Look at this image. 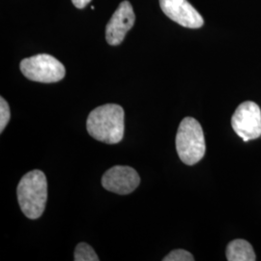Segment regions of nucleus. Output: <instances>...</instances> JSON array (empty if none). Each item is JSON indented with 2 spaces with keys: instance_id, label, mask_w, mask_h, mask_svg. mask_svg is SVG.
I'll use <instances>...</instances> for the list:
<instances>
[{
  "instance_id": "0eeeda50",
  "label": "nucleus",
  "mask_w": 261,
  "mask_h": 261,
  "mask_svg": "<svg viewBox=\"0 0 261 261\" xmlns=\"http://www.w3.org/2000/svg\"><path fill=\"white\" fill-rule=\"evenodd\" d=\"M140 183L139 173L130 167L115 166L105 172L102 185L110 192L118 195H128L134 192Z\"/></svg>"
},
{
  "instance_id": "423d86ee",
  "label": "nucleus",
  "mask_w": 261,
  "mask_h": 261,
  "mask_svg": "<svg viewBox=\"0 0 261 261\" xmlns=\"http://www.w3.org/2000/svg\"><path fill=\"white\" fill-rule=\"evenodd\" d=\"M136 15L128 0H124L113 13L106 27V39L109 45L118 46L125 39L126 34L134 27Z\"/></svg>"
},
{
  "instance_id": "39448f33",
  "label": "nucleus",
  "mask_w": 261,
  "mask_h": 261,
  "mask_svg": "<svg viewBox=\"0 0 261 261\" xmlns=\"http://www.w3.org/2000/svg\"><path fill=\"white\" fill-rule=\"evenodd\" d=\"M231 126L245 142L258 139L261 136V110L258 105L251 101L241 103L232 115Z\"/></svg>"
},
{
  "instance_id": "6e6552de",
  "label": "nucleus",
  "mask_w": 261,
  "mask_h": 261,
  "mask_svg": "<svg viewBox=\"0 0 261 261\" xmlns=\"http://www.w3.org/2000/svg\"><path fill=\"white\" fill-rule=\"evenodd\" d=\"M161 9L169 19L184 28H201L203 18L187 0H160Z\"/></svg>"
},
{
  "instance_id": "f257e3e1",
  "label": "nucleus",
  "mask_w": 261,
  "mask_h": 261,
  "mask_svg": "<svg viewBox=\"0 0 261 261\" xmlns=\"http://www.w3.org/2000/svg\"><path fill=\"white\" fill-rule=\"evenodd\" d=\"M86 128L95 140L109 144L121 141L124 137V110L121 106L108 103L96 108L88 115Z\"/></svg>"
},
{
  "instance_id": "f03ea898",
  "label": "nucleus",
  "mask_w": 261,
  "mask_h": 261,
  "mask_svg": "<svg viewBox=\"0 0 261 261\" xmlns=\"http://www.w3.org/2000/svg\"><path fill=\"white\" fill-rule=\"evenodd\" d=\"M17 192L23 214L31 220L40 218L47 203V182L45 173L38 169L29 171L19 181Z\"/></svg>"
},
{
  "instance_id": "ddd939ff",
  "label": "nucleus",
  "mask_w": 261,
  "mask_h": 261,
  "mask_svg": "<svg viewBox=\"0 0 261 261\" xmlns=\"http://www.w3.org/2000/svg\"><path fill=\"white\" fill-rule=\"evenodd\" d=\"M90 2L91 0H72V3L77 9H84Z\"/></svg>"
},
{
  "instance_id": "7ed1b4c3",
  "label": "nucleus",
  "mask_w": 261,
  "mask_h": 261,
  "mask_svg": "<svg viewBox=\"0 0 261 261\" xmlns=\"http://www.w3.org/2000/svg\"><path fill=\"white\" fill-rule=\"evenodd\" d=\"M176 150L180 160L188 166L196 165L204 157V133L195 118L185 117L180 123L176 135Z\"/></svg>"
},
{
  "instance_id": "20e7f679",
  "label": "nucleus",
  "mask_w": 261,
  "mask_h": 261,
  "mask_svg": "<svg viewBox=\"0 0 261 261\" xmlns=\"http://www.w3.org/2000/svg\"><path fill=\"white\" fill-rule=\"evenodd\" d=\"M19 67L21 73L28 80L43 84L60 82L66 75L64 65L56 57L46 54L23 59Z\"/></svg>"
},
{
  "instance_id": "f8f14e48",
  "label": "nucleus",
  "mask_w": 261,
  "mask_h": 261,
  "mask_svg": "<svg viewBox=\"0 0 261 261\" xmlns=\"http://www.w3.org/2000/svg\"><path fill=\"white\" fill-rule=\"evenodd\" d=\"M164 261H194L195 258L191 252L185 250H174L169 252L166 257L163 258Z\"/></svg>"
},
{
  "instance_id": "9d476101",
  "label": "nucleus",
  "mask_w": 261,
  "mask_h": 261,
  "mask_svg": "<svg viewBox=\"0 0 261 261\" xmlns=\"http://www.w3.org/2000/svg\"><path fill=\"white\" fill-rule=\"evenodd\" d=\"M74 259L75 261H99V257L91 246L86 243H80L75 247Z\"/></svg>"
},
{
  "instance_id": "1a4fd4ad",
  "label": "nucleus",
  "mask_w": 261,
  "mask_h": 261,
  "mask_svg": "<svg viewBox=\"0 0 261 261\" xmlns=\"http://www.w3.org/2000/svg\"><path fill=\"white\" fill-rule=\"evenodd\" d=\"M226 258L228 261H254L256 256L250 243L236 239L227 245Z\"/></svg>"
},
{
  "instance_id": "9b49d317",
  "label": "nucleus",
  "mask_w": 261,
  "mask_h": 261,
  "mask_svg": "<svg viewBox=\"0 0 261 261\" xmlns=\"http://www.w3.org/2000/svg\"><path fill=\"white\" fill-rule=\"evenodd\" d=\"M10 118H11V112H10L9 105L3 97H1L0 98V132L1 133L6 128L7 124L9 123Z\"/></svg>"
}]
</instances>
